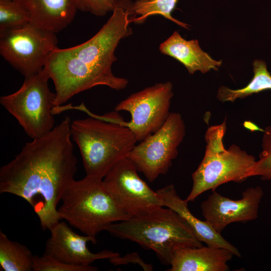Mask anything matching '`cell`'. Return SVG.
I'll use <instances>...</instances> for the list:
<instances>
[{
	"mask_svg": "<svg viewBox=\"0 0 271 271\" xmlns=\"http://www.w3.org/2000/svg\"><path fill=\"white\" fill-rule=\"evenodd\" d=\"M71 122L65 116L49 132L27 143L0 169V193L12 194L28 202L43 230H50L60 221L57 205L77 171Z\"/></svg>",
	"mask_w": 271,
	"mask_h": 271,
	"instance_id": "obj_1",
	"label": "cell"
},
{
	"mask_svg": "<svg viewBox=\"0 0 271 271\" xmlns=\"http://www.w3.org/2000/svg\"><path fill=\"white\" fill-rule=\"evenodd\" d=\"M130 0H122L100 30L87 41L65 49L56 48L45 68L56 90L55 107L76 94L98 85L118 91L128 81L113 75L111 66L116 60L115 50L120 41L132 34L129 26Z\"/></svg>",
	"mask_w": 271,
	"mask_h": 271,
	"instance_id": "obj_2",
	"label": "cell"
},
{
	"mask_svg": "<svg viewBox=\"0 0 271 271\" xmlns=\"http://www.w3.org/2000/svg\"><path fill=\"white\" fill-rule=\"evenodd\" d=\"M57 209L60 219L89 236L92 243L96 236L111 224L131 217L104 185L103 179L86 175L73 180L62 195Z\"/></svg>",
	"mask_w": 271,
	"mask_h": 271,
	"instance_id": "obj_3",
	"label": "cell"
},
{
	"mask_svg": "<svg viewBox=\"0 0 271 271\" xmlns=\"http://www.w3.org/2000/svg\"><path fill=\"white\" fill-rule=\"evenodd\" d=\"M163 207L112 223L106 230L114 236L153 250L162 263L170 265L177 248L201 247L202 243L183 218Z\"/></svg>",
	"mask_w": 271,
	"mask_h": 271,
	"instance_id": "obj_4",
	"label": "cell"
},
{
	"mask_svg": "<svg viewBox=\"0 0 271 271\" xmlns=\"http://www.w3.org/2000/svg\"><path fill=\"white\" fill-rule=\"evenodd\" d=\"M71 133L86 175L102 179L115 164L127 157L138 142L127 127L114 122L107 113L73 120Z\"/></svg>",
	"mask_w": 271,
	"mask_h": 271,
	"instance_id": "obj_5",
	"label": "cell"
},
{
	"mask_svg": "<svg viewBox=\"0 0 271 271\" xmlns=\"http://www.w3.org/2000/svg\"><path fill=\"white\" fill-rule=\"evenodd\" d=\"M226 120L209 127L205 134L206 143L203 158L192 175L193 186L185 199L192 202L206 191L215 189L229 182H241L247 178L255 162V157L235 144L226 149L223 139Z\"/></svg>",
	"mask_w": 271,
	"mask_h": 271,
	"instance_id": "obj_6",
	"label": "cell"
},
{
	"mask_svg": "<svg viewBox=\"0 0 271 271\" xmlns=\"http://www.w3.org/2000/svg\"><path fill=\"white\" fill-rule=\"evenodd\" d=\"M50 79L45 68L25 78L16 92L0 97L1 104L13 115L32 139L41 138L54 127L52 113L56 94L48 86Z\"/></svg>",
	"mask_w": 271,
	"mask_h": 271,
	"instance_id": "obj_7",
	"label": "cell"
},
{
	"mask_svg": "<svg viewBox=\"0 0 271 271\" xmlns=\"http://www.w3.org/2000/svg\"><path fill=\"white\" fill-rule=\"evenodd\" d=\"M174 95L171 82L159 83L131 94L109 113L114 122L127 127L138 142L159 130L166 122Z\"/></svg>",
	"mask_w": 271,
	"mask_h": 271,
	"instance_id": "obj_8",
	"label": "cell"
},
{
	"mask_svg": "<svg viewBox=\"0 0 271 271\" xmlns=\"http://www.w3.org/2000/svg\"><path fill=\"white\" fill-rule=\"evenodd\" d=\"M55 33L30 23L0 33V54L25 78L45 67L58 48Z\"/></svg>",
	"mask_w": 271,
	"mask_h": 271,
	"instance_id": "obj_9",
	"label": "cell"
},
{
	"mask_svg": "<svg viewBox=\"0 0 271 271\" xmlns=\"http://www.w3.org/2000/svg\"><path fill=\"white\" fill-rule=\"evenodd\" d=\"M186 128L182 115L171 112L156 132L136 144L127 158L150 182L167 174L177 156Z\"/></svg>",
	"mask_w": 271,
	"mask_h": 271,
	"instance_id": "obj_10",
	"label": "cell"
},
{
	"mask_svg": "<svg viewBox=\"0 0 271 271\" xmlns=\"http://www.w3.org/2000/svg\"><path fill=\"white\" fill-rule=\"evenodd\" d=\"M138 172L126 157L115 164L103 179L106 188L131 217L164 206L158 193L140 177Z\"/></svg>",
	"mask_w": 271,
	"mask_h": 271,
	"instance_id": "obj_11",
	"label": "cell"
},
{
	"mask_svg": "<svg viewBox=\"0 0 271 271\" xmlns=\"http://www.w3.org/2000/svg\"><path fill=\"white\" fill-rule=\"evenodd\" d=\"M263 195V191L259 186L247 188L239 200L230 199L214 190L202 202V213L205 221L221 233L231 223L256 219Z\"/></svg>",
	"mask_w": 271,
	"mask_h": 271,
	"instance_id": "obj_12",
	"label": "cell"
},
{
	"mask_svg": "<svg viewBox=\"0 0 271 271\" xmlns=\"http://www.w3.org/2000/svg\"><path fill=\"white\" fill-rule=\"evenodd\" d=\"M50 236L46 241L44 253L63 262L89 265L97 260L109 259L119 254L108 250L94 253L87 246L92 242L88 236L74 232L64 221H58L50 229Z\"/></svg>",
	"mask_w": 271,
	"mask_h": 271,
	"instance_id": "obj_13",
	"label": "cell"
},
{
	"mask_svg": "<svg viewBox=\"0 0 271 271\" xmlns=\"http://www.w3.org/2000/svg\"><path fill=\"white\" fill-rule=\"evenodd\" d=\"M233 253L220 247L208 246L177 248L170 263V271H228L227 262Z\"/></svg>",
	"mask_w": 271,
	"mask_h": 271,
	"instance_id": "obj_14",
	"label": "cell"
},
{
	"mask_svg": "<svg viewBox=\"0 0 271 271\" xmlns=\"http://www.w3.org/2000/svg\"><path fill=\"white\" fill-rule=\"evenodd\" d=\"M156 192L162 199L164 206L172 209L183 218L199 241L208 246L226 248L234 255L241 256L237 248L215 230L206 221L199 220L193 215L188 207V202L178 195L173 185H167Z\"/></svg>",
	"mask_w": 271,
	"mask_h": 271,
	"instance_id": "obj_15",
	"label": "cell"
},
{
	"mask_svg": "<svg viewBox=\"0 0 271 271\" xmlns=\"http://www.w3.org/2000/svg\"><path fill=\"white\" fill-rule=\"evenodd\" d=\"M160 51L170 56L184 65L190 74L196 71L205 73L211 70L217 71L222 65V60L213 59L200 48L197 40L187 41L178 31L159 46Z\"/></svg>",
	"mask_w": 271,
	"mask_h": 271,
	"instance_id": "obj_16",
	"label": "cell"
},
{
	"mask_svg": "<svg viewBox=\"0 0 271 271\" xmlns=\"http://www.w3.org/2000/svg\"><path fill=\"white\" fill-rule=\"evenodd\" d=\"M30 14L32 23L57 33L73 20L77 8L75 0H19Z\"/></svg>",
	"mask_w": 271,
	"mask_h": 271,
	"instance_id": "obj_17",
	"label": "cell"
},
{
	"mask_svg": "<svg viewBox=\"0 0 271 271\" xmlns=\"http://www.w3.org/2000/svg\"><path fill=\"white\" fill-rule=\"evenodd\" d=\"M253 76L245 87L232 89L225 86H220L217 98L222 102H233L237 99H243L252 94L271 90V74L267 70L266 63L260 59L252 62Z\"/></svg>",
	"mask_w": 271,
	"mask_h": 271,
	"instance_id": "obj_18",
	"label": "cell"
},
{
	"mask_svg": "<svg viewBox=\"0 0 271 271\" xmlns=\"http://www.w3.org/2000/svg\"><path fill=\"white\" fill-rule=\"evenodd\" d=\"M33 258L34 255L26 246L10 240L0 231L1 270H33Z\"/></svg>",
	"mask_w": 271,
	"mask_h": 271,
	"instance_id": "obj_19",
	"label": "cell"
},
{
	"mask_svg": "<svg viewBox=\"0 0 271 271\" xmlns=\"http://www.w3.org/2000/svg\"><path fill=\"white\" fill-rule=\"evenodd\" d=\"M178 0H137L130 5L131 23L141 24L151 16L161 15L180 26L189 29V26L172 16Z\"/></svg>",
	"mask_w": 271,
	"mask_h": 271,
	"instance_id": "obj_20",
	"label": "cell"
},
{
	"mask_svg": "<svg viewBox=\"0 0 271 271\" xmlns=\"http://www.w3.org/2000/svg\"><path fill=\"white\" fill-rule=\"evenodd\" d=\"M31 22L29 13L19 0H0V33Z\"/></svg>",
	"mask_w": 271,
	"mask_h": 271,
	"instance_id": "obj_21",
	"label": "cell"
},
{
	"mask_svg": "<svg viewBox=\"0 0 271 271\" xmlns=\"http://www.w3.org/2000/svg\"><path fill=\"white\" fill-rule=\"evenodd\" d=\"M262 150L259 159L247 175V178L259 176L263 180H271V124L263 131Z\"/></svg>",
	"mask_w": 271,
	"mask_h": 271,
	"instance_id": "obj_22",
	"label": "cell"
},
{
	"mask_svg": "<svg viewBox=\"0 0 271 271\" xmlns=\"http://www.w3.org/2000/svg\"><path fill=\"white\" fill-rule=\"evenodd\" d=\"M33 270L97 271L98 269L91 265H81L69 264L44 253L42 256L34 255Z\"/></svg>",
	"mask_w": 271,
	"mask_h": 271,
	"instance_id": "obj_23",
	"label": "cell"
},
{
	"mask_svg": "<svg viewBox=\"0 0 271 271\" xmlns=\"http://www.w3.org/2000/svg\"><path fill=\"white\" fill-rule=\"evenodd\" d=\"M77 10L103 16L112 12L122 0H75Z\"/></svg>",
	"mask_w": 271,
	"mask_h": 271,
	"instance_id": "obj_24",
	"label": "cell"
},
{
	"mask_svg": "<svg viewBox=\"0 0 271 271\" xmlns=\"http://www.w3.org/2000/svg\"><path fill=\"white\" fill-rule=\"evenodd\" d=\"M109 261L114 265L127 264L128 263L137 264L140 265L144 270L147 271L153 270V266L151 264L146 263L140 257L137 252L127 253L123 256L118 255L110 258Z\"/></svg>",
	"mask_w": 271,
	"mask_h": 271,
	"instance_id": "obj_25",
	"label": "cell"
}]
</instances>
